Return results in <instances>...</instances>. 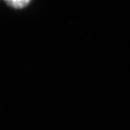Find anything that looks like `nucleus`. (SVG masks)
<instances>
[{
  "label": "nucleus",
  "instance_id": "f257e3e1",
  "mask_svg": "<svg viewBox=\"0 0 130 130\" xmlns=\"http://www.w3.org/2000/svg\"><path fill=\"white\" fill-rule=\"evenodd\" d=\"M4 1L14 9H22L28 5L31 0H4Z\"/></svg>",
  "mask_w": 130,
  "mask_h": 130
}]
</instances>
